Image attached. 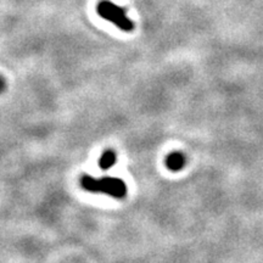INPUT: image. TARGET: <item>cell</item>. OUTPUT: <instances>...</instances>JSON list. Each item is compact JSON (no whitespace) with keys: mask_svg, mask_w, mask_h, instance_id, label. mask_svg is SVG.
Returning <instances> with one entry per match:
<instances>
[{"mask_svg":"<svg viewBox=\"0 0 263 263\" xmlns=\"http://www.w3.org/2000/svg\"><path fill=\"white\" fill-rule=\"evenodd\" d=\"M80 185L86 191L91 193H105L114 199H123L126 197L127 185L122 179L113 177H105L101 179H95L91 176H83L80 178Z\"/></svg>","mask_w":263,"mask_h":263,"instance_id":"6da1fadb","label":"cell"},{"mask_svg":"<svg viewBox=\"0 0 263 263\" xmlns=\"http://www.w3.org/2000/svg\"><path fill=\"white\" fill-rule=\"evenodd\" d=\"M2 89H3V80L0 79V91H2Z\"/></svg>","mask_w":263,"mask_h":263,"instance_id":"5b68a950","label":"cell"},{"mask_svg":"<svg viewBox=\"0 0 263 263\" xmlns=\"http://www.w3.org/2000/svg\"><path fill=\"white\" fill-rule=\"evenodd\" d=\"M166 167L172 172H178L185 166V156L179 151H174V153L168 154L166 157Z\"/></svg>","mask_w":263,"mask_h":263,"instance_id":"3957f363","label":"cell"},{"mask_svg":"<svg viewBox=\"0 0 263 263\" xmlns=\"http://www.w3.org/2000/svg\"><path fill=\"white\" fill-rule=\"evenodd\" d=\"M97 12L99 16L113 23L114 26H117L125 32H132L134 30V23L131 18L127 16L125 9L113 4L110 0H101L97 5Z\"/></svg>","mask_w":263,"mask_h":263,"instance_id":"7a4b0ae2","label":"cell"},{"mask_svg":"<svg viewBox=\"0 0 263 263\" xmlns=\"http://www.w3.org/2000/svg\"><path fill=\"white\" fill-rule=\"evenodd\" d=\"M116 161H117V156L116 154H114V151L106 150L103 155H101L100 160H99V166H100L101 169L106 171V169L111 168V167L116 163Z\"/></svg>","mask_w":263,"mask_h":263,"instance_id":"277c9868","label":"cell"}]
</instances>
